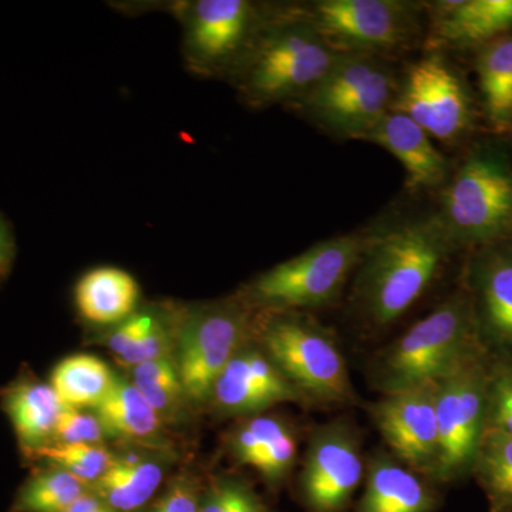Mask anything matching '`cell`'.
I'll return each mask as SVG.
<instances>
[{"label":"cell","mask_w":512,"mask_h":512,"mask_svg":"<svg viewBox=\"0 0 512 512\" xmlns=\"http://www.w3.org/2000/svg\"><path fill=\"white\" fill-rule=\"evenodd\" d=\"M450 244L440 218L407 222L369 239L357 281L367 318L386 326L412 308L439 272Z\"/></svg>","instance_id":"obj_1"},{"label":"cell","mask_w":512,"mask_h":512,"mask_svg":"<svg viewBox=\"0 0 512 512\" xmlns=\"http://www.w3.org/2000/svg\"><path fill=\"white\" fill-rule=\"evenodd\" d=\"M480 350L473 308L454 296L384 350L376 362V386L387 394L437 382Z\"/></svg>","instance_id":"obj_2"},{"label":"cell","mask_w":512,"mask_h":512,"mask_svg":"<svg viewBox=\"0 0 512 512\" xmlns=\"http://www.w3.org/2000/svg\"><path fill=\"white\" fill-rule=\"evenodd\" d=\"M262 349L305 397L323 403L355 402L345 357L328 330L312 320L279 315L266 320Z\"/></svg>","instance_id":"obj_3"},{"label":"cell","mask_w":512,"mask_h":512,"mask_svg":"<svg viewBox=\"0 0 512 512\" xmlns=\"http://www.w3.org/2000/svg\"><path fill=\"white\" fill-rule=\"evenodd\" d=\"M487 377L480 350L436 382L437 480L454 481L473 471L487 430Z\"/></svg>","instance_id":"obj_4"},{"label":"cell","mask_w":512,"mask_h":512,"mask_svg":"<svg viewBox=\"0 0 512 512\" xmlns=\"http://www.w3.org/2000/svg\"><path fill=\"white\" fill-rule=\"evenodd\" d=\"M366 244L356 235L320 242L259 276L251 295L256 302L281 311L326 305L338 296Z\"/></svg>","instance_id":"obj_5"},{"label":"cell","mask_w":512,"mask_h":512,"mask_svg":"<svg viewBox=\"0 0 512 512\" xmlns=\"http://www.w3.org/2000/svg\"><path fill=\"white\" fill-rule=\"evenodd\" d=\"M512 218V173L501 158H470L448 185L444 220L451 241L487 242L497 238Z\"/></svg>","instance_id":"obj_6"},{"label":"cell","mask_w":512,"mask_h":512,"mask_svg":"<svg viewBox=\"0 0 512 512\" xmlns=\"http://www.w3.org/2000/svg\"><path fill=\"white\" fill-rule=\"evenodd\" d=\"M247 336V318L235 305L205 306L184 319L175 366L188 399H210L222 370L247 345Z\"/></svg>","instance_id":"obj_7"},{"label":"cell","mask_w":512,"mask_h":512,"mask_svg":"<svg viewBox=\"0 0 512 512\" xmlns=\"http://www.w3.org/2000/svg\"><path fill=\"white\" fill-rule=\"evenodd\" d=\"M339 59L316 30H281L256 53L245 89L259 103L281 100L311 90Z\"/></svg>","instance_id":"obj_8"},{"label":"cell","mask_w":512,"mask_h":512,"mask_svg":"<svg viewBox=\"0 0 512 512\" xmlns=\"http://www.w3.org/2000/svg\"><path fill=\"white\" fill-rule=\"evenodd\" d=\"M373 419L400 460L434 477L439 460L436 382L387 393L373 406Z\"/></svg>","instance_id":"obj_9"},{"label":"cell","mask_w":512,"mask_h":512,"mask_svg":"<svg viewBox=\"0 0 512 512\" xmlns=\"http://www.w3.org/2000/svg\"><path fill=\"white\" fill-rule=\"evenodd\" d=\"M363 477L359 441L343 423L320 427L312 437L302 473V490L313 512H339Z\"/></svg>","instance_id":"obj_10"},{"label":"cell","mask_w":512,"mask_h":512,"mask_svg":"<svg viewBox=\"0 0 512 512\" xmlns=\"http://www.w3.org/2000/svg\"><path fill=\"white\" fill-rule=\"evenodd\" d=\"M313 29L330 47L390 49L406 39L410 20L390 0H325L313 8Z\"/></svg>","instance_id":"obj_11"},{"label":"cell","mask_w":512,"mask_h":512,"mask_svg":"<svg viewBox=\"0 0 512 512\" xmlns=\"http://www.w3.org/2000/svg\"><path fill=\"white\" fill-rule=\"evenodd\" d=\"M397 113L410 117L429 136L453 140L468 123L467 94L443 60L427 57L407 73Z\"/></svg>","instance_id":"obj_12"},{"label":"cell","mask_w":512,"mask_h":512,"mask_svg":"<svg viewBox=\"0 0 512 512\" xmlns=\"http://www.w3.org/2000/svg\"><path fill=\"white\" fill-rule=\"evenodd\" d=\"M210 399L222 412L247 414L278 403L302 402L306 397L264 350L245 345L222 370Z\"/></svg>","instance_id":"obj_13"},{"label":"cell","mask_w":512,"mask_h":512,"mask_svg":"<svg viewBox=\"0 0 512 512\" xmlns=\"http://www.w3.org/2000/svg\"><path fill=\"white\" fill-rule=\"evenodd\" d=\"M245 0H200L188 13L187 47L192 62L215 66L234 55L251 26Z\"/></svg>","instance_id":"obj_14"},{"label":"cell","mask_w":512,"mask_h":512,"mask_svg":"<svg viewBox=\"0 0 512 512\" xmlns=\"http://www.w3.org/2000/svg\"><path fill=\"white\" fill-rule=\"evenodd\" d=\"M362 138L382 146L400 161L409 190L434 187L446 177V160L431 143L429 134L402 113H387Z\"/></svg>","instance_id":"obj_15"},{"label":"cell","mask_w":512,"mask_h":512,"mask_svg":"<svg viewBox=\"0 0 512 512\" xmlns=\"http://www.w3.org/2000/svg\"><path fill=\"white\" fill-rule=\"evenodd\" d=\"M74 295L84 319L96 325H114L133 315L140 289L126 271L101 266L80 279Z\"/></svg>","instance_id":"obj_16"},{"label":"cell","mask_w":512,"mask_h":512,"mask_svg":"<svg viewBox=\"0 0 512 512\" xmlns=\"http://www.w3.org/2000/svg\"><path fill=\"white\" fill-rule=\"evenodd\" d=\"M5 407L23 447L39 453L50 446L64 410L52 386L36 382L16 384L6 393Z\"/></svg>","instance_id":"obj_17"},{"label":"cell","mask_w":512,"mask_h":512,"mask_svg":"<svg viewBox=\"0 0 512 512\" xmlns=\"http://www.w3.org/2000/svg\"><path fill=\"white\" fill-rule=\"evenodd\" d=\"M433 495L412 471L390 458L372 461L356 512H430Z\"/></svg>","instance_id":"obj_18"},{"label":"cell","mask_w":512,"mask_h":512,"mask_svg":"<svg viewBox=\"0 0 512 512\" xmlns=\"http://www.w3.org/2000/svg\"><path fill=\"white\" fill-rule=\"evenodd\" d=\"M481 320L488 339L512 350V252H488L477 266Z\"/></svg>","instance_id":"obj_19"},{"label":"cell","mask_w":512,"mask_h":512,"mask_svg":"<svg viewBox=\"0 0 512 512\" xmlns=\"http://www.w3.org/2000/svg\"><path fill=\"white\" fill-rule=\"evenodd\" d=\"M163 478V466L156 460L116 458L109 471L92 485V493L116 512H133L156 494Z\"/></svg>","instance_id":"obj_20"},{"label":"cell","mask_w":512,"mask_h":512,"mask_svg":"<svg viewBox=\"0 0 512 512\" xmlns=\"http://www.w3.org/2000/svg\"><path fill=\"white\" fill-rule=\"evenodd\" d=\"M106 433L131 440H146L161 429V416L133 382L116 379L109 394L94 409Z\"/></svg>","instance_id":"obj_21"},{"label":"cell","mask_w":512,"mask_h":512,"mask_svg":"<svg viewBox=\"0 0 512 512\" xmlns=\"http://www.w3.org/2000/svg\"><path fill=\"white\" fill-rule=\"evenodd\" d=\"M110 367L90 355L67 357L53 370L52 384L60 402L70 409H96L116 383Z\"/></svg>","instance_id":"obj_22"},{"label":"cell","mask_w":512,"mask_h":512,"mask_svg":"<svg viewBox=\"0 0 512 512\" xmlns=\"http://www.w3.org/2000/svg\"><path fill=\"white\" fill-rule=\"evenodd\" d=\"M392 89L389 74L377 69L362 87L320 117L342 133L362 138L386 116Z\"/></svg>","instance_id":"obj_23"},{"label":"cell","mask_w":512,"mask_h":512,"mask_svg":"<svg viewBox=\"0 0 512 512\" xmlns=\"http://www.w3.org/2000/svg\"><path fill=\"white\" fill-rule=\"evenodd\" d=\"M450 5L440 32L453 42H480L512 25V0H467Z\"/></svg>","instance_id":"obj_24"},{"label":"cell","mask_w":512,"mask_h":512,"mask_svg":"<svg viewBox=\"0 0 512 512\" xmlns=\"http://www.w3.org/2000/svg\"><path fill=\"white\" fill-rule=\"evenodd\" d=\"M473 471L490 500L491 512H512V437L485 430Z\"/></svg>","instance_id":"obj_25"},{"label":"cell","mask_w":512,"mask_h":512,"mask_svg":"<svg viewBox=\"0 0 512 512\" xmlns=\"http://www.w3.org/2000/svg\"><path fill=\"white\" fill-rule=\"evenodd\" d=\"M86 488L63 468L42 471L20 488L12 512H66L87 493Z\"/></svg>","instance_id":"obj_26"},{"label":"cell","mask_w":512,"mask_h":512,"mask_svg":"<svg viewBox=\"0 0 512 512\" xmlns=\"http://www.w3.org/2000/svg\"><path fill=\"white\" fill-rule=\"evenodd\" d=\"M485 103L495 121L512 114V39L488 47L478 63Z\"/></svg>","instance_id":"obj_27"},{"label":"cell","mask_w":512,"mask_h":512,"mask_svg":"<svg viewBox=\"0 0 512 512\" xmlns=\"http://www.w3.org/2000/svg\"><path fill=\"white\" fill-rule=\"evenodd\" d=\"M376 70L375 64L365 57H340L330 72L309 90V107L322 116L362 87Z\"/></svg>","instance_id":"obj_28"},{"label":"cell","mask_w":512,"mask_h":512,"mask_svg":"<svg viewBox=\"0 0 512 512\" xmlns=\"http://www.w3.org/2000/svg\"><path fill=\"white\" fill-rule=\"evenodd\" d=\"M134 386L161 417L174 413L187 397L177 366L170 356L133 367Z\"/></svg>","instance_id":"obj_29"},{"label":"cell","mask_w":512,"mask_h":512,"mask_svg":"<svg viewBox=\"0 0 512 512\" xmlns=\"http://www.w3.org/2000/svg\"><path fill=\"white\" fill-rule=\"evenodd\" d=\"M39 454L90 487L109 471L116 460L100 444H56L42 448Z\"/></svg>","instance_id":"obj_30"},{"label":"cell","mask_w":512,"mask_h":512,"mask_svg":"<svg viewBox=\"0 0 512 512\" xmlns=\"http://www.w3.org/2000/svg\"><path fill=\"white\" fill-rule=\"evenodd\" d=\"M487 430L512 437V359L488 366Z\"/></svg>","instance_id":"obj_31"},{"label":"cell","mask_w":512,"mask_h":512,"mask_svg":"<svg viewBox=\"0 0 512 512\" xmlns=\"http://www.w3.org/2000/svg\"><path fill=\"white\" fill-rule=\"evenodd\" d=\"M284 426L275 417L261 416L247 421L232 436V454L238 463L255 468L269 441Z\"/></svg>","instance_id":"obj_32"},{"label":"cell","mask_w":512,"mask_h":512,"mask_svg":"<svg viewBox=\"0 0 512 512\" xmlns=\"http://www.w3.org/2000/svg\"><path fill=\"white\" fill-rule=\"evenodd\" d=\"M298 446L288 427L284 426L272 437L256 464V470L271 483L281 481L295 463Z\"/></svg>","instance_id":"obj_33"},{"label":"cell","mask_w":512,"mask_h":512,"mask_svg":"<svg viewBox=\"0 0 512 512\" xmlns=\"http://www.w3.org/2000/svg\"><path fill=\"white\" fill-rule=\"evenodd\" d=\"M106 430L96 414L64 407L57 423L55 439L57 444H100Z\"/></svg>","instance_id":"obj_34"},{"label":"cell","mask_w":512,"mask_h":512,"mask_svg":"<svg viewBox=\"0 0 512 512\" xmlns=\"http://www.w3.org/2000/svg\"><path fill=\"white\" fill-rule=\"evenodd\" d=\"M157 319L158 316L151 312L133 313L107 336V346L119 357L121 363L126 362L131 353L140 346Z\"/></svg>","instance_id":"obj_35"},{"label":"cell","mask_w":512,"mask_h":512,"mask_svg":"<svg viewBox=\"0 0 512 512\" xmlns=\"http://www.w3.org/2000/svg\"><path fill=\"white\" fill-rule=\"evenodd\" d=\"M150 512H201V504L194 488L180 481L165 493Z\"/></svg>","instance_id":"obj_36"},{"label":"cell","mask_w":512,"mask_h":512,"mask_svg":"<svg viewBox=\"0 0 512 512\" xmlns=\"http://www.w3.org/2000/svg\"><path fill=\"white\" fill-rule=\"evenodd\" d=\"M227 483L229 512H266L264 505L245 485Z\"/></svg>","instance_id":"obj_37"},{"label":"cell","mask_w":512,"mask_h":512,"mask_svg":"<svg viewBox=\"0 0 512 512\" xmlns=\"http://www.w3.org/2000/svg\"><path fill=\"white\" fill-rule=\"evenodd\" d=\"M201 512H229L227 483L212 485L210 491L205 494Z\"/></svg>","instance_id":"obj_38"},{"label":"cell","mask_w":512,"mask_h":512,"mask_svg":"<svg viewBox=\"0 0 512 512\" xmlns=\"http://www.w3.org/2000/svg\"><path fill=\"white\" fill-rule=\"evenodd\" d=\"M66 512H116L110 505L100 500L96 494L89 493L82 495Z\"/></svg>","instance_id":"obj_39"},{"label":"cell","mask_w":512,"mask_h":512,"mask_svg":"<svg viewBox=\"0 0 512 512\" xmlns=\"http://www.w3.org/2000/svg\"><path fill=\"white\" fill-rule=\"evenodd\" d=\"M13 242L8 227L0 220V271L8 266L12 258Z\"/></svg>","instance_id":"obj_40"},{"label":"cell","mask_w":512,"mask_h":512,"mask_svg":"<svg viewBox=\"0 0 512 512\" xmlns=\"http://www.w3.org/2000/svg\"><path fill=\"white\" fill-rule=\"evenodd\" d=\"M511 123H512V114H511Z\"/></svg>","instance_id":"obj_41"}]
</instances>
